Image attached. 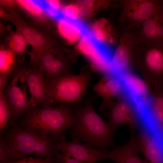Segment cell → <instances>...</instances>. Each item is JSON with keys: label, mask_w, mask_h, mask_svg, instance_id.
I'll list each match as a JSON object with an SVG mask.
<instances>
[{"label": "cell", "mask_w": 163, "mask_h": 163, "mask_svg": "<svg viewBox=\"0 0 163 163\" xmlns=\"http://www.w3.org/2000/svg\"><path fill=\"white\" fill-rule=\"evenodd\" d=\"M75 104H47L29 109L20 121V126L37 134L58 140L64 132L73 128L75 123Z\"/></svg>", "instance_id": "1"}, {"label": "cell", "mask_w": 163, "mask_h": 163, "mask_svg": "<svg viewBox=\"0 0 163 163\" xmlns=\"http://www.w3.org/2000/svg\"><path fill=\"white\" fill-rule=\"evenodd\" d=\"M93 102L88 98L82 106L76 107L75 123L69 133L72 138L104 150L112 145L114 132L95 111Z\"/></svg>", "instance_id": "2"}, {"label": "cell", "mask_w": 163, "mask_h": 163, "mask_svg": "<svg viewBox=\"0 0 163 163\" xmlns=\"http://www.w3.org/2000/svg\"><path fill=\"white\" fill-rule=\"evenodd\" d=\"M1 132L5 136L11 150L12 161L21 159L28 155L56 160L54 153L57 140L50 136L39 135L18 123Z\"/></svg>", "instance_id": "3"}, {"label": "cell", "mask_w": 163, "mask_h": 163, "mask_svg": "<svg viewBox=\"0 0 163 163\" xmlns=\"http://www.w3.org/2000/svg\"><path fill=\"white\" fill-rule=\"evenodd\" d=\"M91 77V72L85 70L78 74L63 76L46 83L45 105L54 106L61 104H79L86 92Z\"/></svg>", "instance_id": "4"}, {"label": "cell", "mask_w": 163, "mask_h": 163, "mask_svg": "<svg viewBox=\"0 0 163 163\" xmlns=\"http://www.w3.org/2000/svg\"><path fill=\"white\" fill-rule=\"evenodd\" d=\"M26 69H18L2 92L11 112L8 123L9 126L16 124L18 119L31 108L30 95L26 78Z\"/></svg>", "instance_id": "5"}, {"label": "cell", "mask_w": 163, "mask_h": 163, "mask_svg": "<svg viewBox=\"0 0 163 163\" xmlns=\"http://www.w3.org/2000/svg\"><path fill=\"white\" fill-rule=\"evenodd\" d=\"M77 46L79 51L89 59L95 70L104 74L111 72L110 60L111 53L105 44L94 38L91 31L82 34Z\"/></svg>", "instance_id": "6"}, {"label": "cell", "mask_w": 163, "mask_h": 163, "mask_svg": "<svg viewBox=\"0 0 163 163\" xmlns=\"http://www.w3.org/2000/svg\"><path fill=\"white\" fill-rule=\"evenodd\" d=\"M55 149L82 163H97L105 159V150L96 148L87 143H82L75 138H72L70 141H66L64 134L57 141Z\"/></svg>", "instance_id": "7"}, {"label": "cell", "mask_w": 163, "mask_h": 163, "mask_svg": "<svg viewBox=\"0 0 163 163\" xmlns=\"http://www.w3.org/2000/svg\"><path fill=\"white\" fill-rule=\"evenodd\" d=\"M137 43V38L128 30L125 31L118 45L110 55L111 72L119 75L126 72L130 64L132 52Z\"/></svg>", "instance_id": "8"}, {"label": "cell", "mask_w": 163, "mask_h": 163, "mask_svg": "<svg viewBox=\"0 0 163 163\" xmlns=\"http://www.w3.org/2000/svg\"><path fill=\"white\" fill-rule=\"evenodd\" d=\"M160 1L128 0L123 3V19L131 24L140 25L157 11Z\"/></svg>", "instance_id": "9"}, {"label": "cell", "mask_w": 163, "mask_h": 163, "mask_svg": "<svg viewBox=\"0 0 163 163\" xmlns=\"http://www.w3.org/2000/svg\"><path fill=\"white\" fill-rule=\"evenodd\" d=\"M93 88L96 94L102 99V102L99 109L101 112L109 110L114 102V99L124 90L120 77L111 72L104 74Z\"/></svg>", "instance_id": "10"}, {"label": "cell", "mask_w": 163, "mask_h": 163, "mask_svg": "<svg viewBox=\"0 0 163 163\" xmlns=\"http://www.w3.org/2000/svg\"><path fill=\"white\" fill-rule=\"evenodd\" d=\"M109 110L106 116L109 119L108 124L114 132L121 125L126 124L129 127L131 135L134 134L139 123L129 103L123 100L114 102Z\"/></svg>", "instance_id": "11"}, {"label": "cell", "mask_w": 163, "mask_h": 163, "mask_svg": "<svg viewBox=\"0 0 163 163\" xmlns=\"http://www.w3.org/2000/svg\"><path fill=\"white\" fill-rule=\"evenodd\" d=\"M135 140L139 152L147 163H163V146L152 133L142 129Z\"/></svg>", "instance_id": "12"}, {"label": "cell", "mask_w": 163, "mask_h": 163, "mask_svg": "<svg viewBox=\"0 0 163 163\" xmlns=\"http://www.w3.org/2000/svg\"><path fill=\"white\" fill-rule=\"evenodd\" d=\"M26 78L30 95L31 108L46 104L47 85L44 73L39 66L27 69Z\"/></svg>", "instance_id": "13"}, {"label": "cell", "mask_w": 163, "mask_h": 163, "mask_svg": "<svg viewBox=\"0 0 163 163\" xmlns=\"http://www.w3.org/2000/svg\"><path fill=\"white\" fill-rule=\"evenodd\" d=\"M118 76L122 82L124 90L133 104L139 109L147 107L149 99L145 82L136 75L126 72Z\"/></svg>", "instance_id": "14"}, {"label": "cell", "mask_w": 163, "mask_h": 163, "mask_svg": "<svg viewBox=\"0 0 163 163\" xmlns=\"http://www.w3.org/2000/svg\"><path fill=\"white\" fill-rule=\"evenodd\" d=\"M134 134L125 145L110 151L106 150L105 159L116 163H147L140 157Z\"/></svg>", "instance_id": "15"}, {"label": "cell", "mask_w": 163, "mask_h": 163, "mask_svg": "<svg viewBox=\"0 0 163 163\" xmlns=\"http://www.w3.org/2000/svg\"><path fill=\"white\" fill-rule=\"evenodd\" d=\"M144 52V61L148 69L157 74L163 72V42H138Z\"/></svg>", "instance_id": "16"}, {"label": "cell", "mask_w": 163, "mask_h": 163, "mask_svg": "<svg viewBox=\"0 0 163 163\" xmlns=\"http://www.w3.org/2000/svg\"><path fill=\"white\" fill-rule=\"evenodd\" d=\"M140 26V37L138 39V42H163V21L157 11Z\"/></svg>", "instance_id": "17"}, {"label": "cell", "mask_w": 163, "mask_h": 163, "mask_svg": "<svg viewBox=\"0 0 163 163\" xmlns=\"http://www.w3.org/2000/svg\"><path fill=\"white\" fill-rule=\"evenodd\" d=\"M21 32L27 44L34 49L30 55L31 63L34 66H38L41 57L45 52L42 47L46 43L45 37L37 30L29 27H24Z\"/></svg>", "instance_id": "18"}, {"label": "cell", "mask_w": 163, "mask_h": 163, "mask_svg": "<svg viewBox=\"0 0 163 163\" xmlns=\"http://www.w3.org/2000/svg\"><path fill=\"white\" fill-rule=\"evenodd\" d=\"M57 26L60 35L71 43L79 40L88 29L78 20L72 21L64 17L58 20Z\"/></svg>", "instance_id": "19"}, {"label": "cell", "mask_w": 163, "mask_h": 163, "mask_svg": "<svg viewBox=\"0 0 163 163\" xmlns=\"http://www.w3.org/2000/svg\"><path fill=\"white\" fill-rule=\"evenodd\" d=\"M91 32L94 38L102 44H112L114 41L115 33L113 28L105 19H101L96 21Z\"/></svg>", "instance_id": "20"}, {"label": "cell", "mask_w": 163, "mask_h": 163, "mask_svg": "<svg viewBox=\"0 0 163 163\" xmlns=\"http://www.w3.org/2000/svg\"><path fill=\"white\" fill-rule=\"evenodd\" d=\"M147 107L152 119L163 131V96L158 95L150 99Z\"/></svg>", "instance_id": "21"}, {"label": "cell", "mask_w": 163, "mask_h": 163, "mask_svg": "<svg viewBox=\"0 0 163 163\" xmlns=\"http://www.w3.org/2000/svg\"><path fill=\"white\" fill-rule=\"evenodd\" d=\"M58 53L55 51L47 50L41 57L39 66L44 72L46 81L50 77L53 64Z\"/></svg>", "instance_id": "22"}, {"label": "cell", "mask_w": 163, "mask_h": 163, "mask_svg": "<svg viewBox=\"0 0 163 163\" xmlns=\"http://www.w3.org/2000/svg\"><path fill=\"white\" fill-rule=\"evenodd\" d=\"M27 43L21 32H17L12 35L9 44L13 52L18 54L22 53L25 50Z\"/></svg>", "instance_id": "23"}, {"label": "cell", "mask_w": 163, "mask_h": 163, "mask_svg": "<svg viewBox=\"0 0 163 163\" xmlns=\"http://www.w3.org/2000/svg\"><path fill=\"white\" fill-rule=\"evenodd\" d=\"M11 116L9 107L3 92H0V131L7 127Z\"/></svg>", "instance_id": "24"}, {"label": "cell", "mask_w": 163, "mask_h": 163, "mask_svg": "<svg viewBox=\"0 0 163 163\" xmlns=\"http://www.w3.org/2000/svg\"><path fill=\"white\" fill-rule=\"evenodd\" d=\"M17 2L25 11L33 16L39 18L44 16V11L34 1L20 0Z\"/></svg>", "instance_id": "25"}, {"label": "cell", "mask_w": 163, "mask_h": 163, "mask_svg": "<svg viewBox=\"0 0 163 163\" xmlns=\"http://www.w3.org/2000/svg\"><path fill=\"white\" fill-rule=\"evenodd\" d=\"M12 152L8 140L4 133L0 135V162L5 163L12 161Z\"/></svg>", "instance_id": "26"}, {"label": "cell", "mask_w": 163, "mask_h": 163, "mask_svg": "<svg viewBox=\"0 0 163 163\" xmlns=\"http://www.w3.org/2000/svg\"><path fill=\"white\" fill-rule=\"evenodd\" d=\"M18 62L13 65L6 70L0 72V92H2L8 84L9 80L17 71Z\"/></svg>", "instance_id": "27"}, {"label": "cell", "mask_w": 163, "mask_h": 163, "mask_svg": "<svg viewBox=\"0 0 163 163\" xmlns=\"http://www.w3.org/2000/svg\"><path fill=\"white\" fill-rule=\"evenodd\" d=\"M1 72L8 69L12 66L11 65L13 61V54L12 52L5 50H0Z\"/></svg>", "instance_id": "28"}, {"label": "cell", "mask_w": 163, "mask_h": 163, "mask_svg": "<svg viewBox=\"0 0 163 163\" xmlns=\"http://www.w3.org/2000/svg\"><path fill=\"white\" fill-rule=\"evenodd\" d=\"M61 12L64 18L72 21L78 20L79 14L76 5H69L65 6Z\"/></svg>", "instance_id": "29"}, {"label": "cell", "mask_w": 163, "mask_h": 163, "mask_svg": "<svg viewBox=\"0 0 163 163\" xmlns=\"http://www.w3.org/2000/svg\"><path fill=\"white\" fill-rule=\"evenodd\" d=\"M94 2L91 0H81L77 2V6L79 14L82 16L89 15L92 12Z\"/></svg>", "instance_id": "30"}, {"label": "cell", "mask_w": 163, "mask_h": 163, "mask_svg": "<svg viewBox=\"0 0 163 163\" xmlns=\"http://www.w3.org/2000/svg\"><path fill=\"white\" fill-rule=\"evenodd\" d=\"M50 17L58 20L64 17L61 11L56 10L49 6L45 1H34Z\"/></svg>", "instance_id": "31"}, {"label": "cell", "mask_w": 163, "mask_h": 163, "mask_svg": "<svg viewBox=\"0 0 163 163\" xmlns=\"http://www.w3.org/2000/svg\"><path fill=\"white\" fill-rule=\"evenodd\" d=\"M5 163H58L56 160H53L40 157H26L21 159L10 161Z\"/></svg>", "instance_id": "32"}, {"label": "cell", "mask_w": 163, "mask_h": 163, "mask_svg": "<svg viewBox=\"0 0 163 163\" xmlns=\"http://www.w3.org/2000/svg\"><path fill=\"white\" fill-rule=\"evenodd\" d=\"M54 157L58 163H82L70 156L59 152L56 150Z\"/></svg>", "instance_id": "33"}, {"label": "cell", "mask_w": 163, "mask_h": 163, "mask_svg": "<svg viewBox=\"0 0 163 163\" xmlns=\"http://www.w3.org/2000/svg\"><path fill=\"white\" fill-rule=\"evenodd\" d=\"M47 5L52 8L59 11L61 8L60 2L58 0H48L45 1Z\"/></svg>", "instance_id": "34"}, {"label": "cell", "mask_w": 163, "mask_h": 163, "mask_svg": "<svg viewBox=\"0 0 163 163\" xmlns=\"http://www.w3.org/2000/svg\"><path fill=\"white\" fill-rule=\"evenodd\" d=\"M157 13L161 18L163 21V0L160 1Z\"/></svg>", "instance_id": "35"}]
</instances>
